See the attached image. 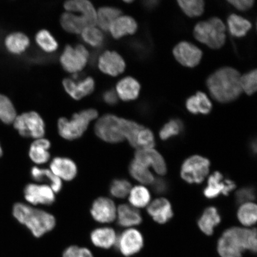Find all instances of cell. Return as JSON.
<instances>
[{"instance_id":"6da1fadb","label":"cell","mask_w":257,"mask_h":257,"mask_svg":"<svg viewBox=\"0 0 257 257\" xmlns=\"http://www.w3.org/2000/svg\"><path fill=\"white\" fill-rule=\"evenodd\" d=\"M240 74L233 67H223L215 71L206 80L212 98L220 103L235 101L242 94Z\"/></svg>"},{"instance_id":"7a4b0ae2","label":"cell","mask_w":257,"mask_h":257,"mask_svg":"<svg viewBox=\"0 0 257 257\" xmlns=\"http://www.w3.org/2000/svg\"><path fill=\"white\" fill-rule=\"evenodd\" d=\"M255 229L237 227L225 230L217 242V252L220 257H242L246 250L256 252Z\"/></svg>"},{"instance_id":"3957f363","label":"cell","mask_w":257,"mask_h":257,"mask_svg":"<svg viewBox=\"0 0 257 257\" xmlns=\"http://www.w3.org/2000/svg\"><path fill=\"white\" fill-rule=\"evenodd\" d=\"M12 215L36 237L50 232L56 225V218L52 214L24 202H16L14 205Z\"/></svg>"},{"instance_id":"277c9868","label":"cell","mask_w":257,"mask_h":257,"mask_svg":"<svg viewBox=\"0 0 257 257\" xmlns=\"http://www.w3.org/2000/svg\"><path fill=\"white\" fill-rule=\"evenodd\" d=\"M95 109L89 108L74 114L70 119L62 117L58 120V132L61 137L68 141L78 139L85 133L91 122L98 117Z\"/></svg>"},{"instance_id":"5b68a950","label":"cell","mask_w":257,"mask_h":257,"mask_svg":"<svg viewBox=\"0 0 257 257\" xmlns=\"http://www.w3.org/2000/svg\"><path fill=\"white\" fill-rule=\"evenodd\" d=\"M194 36L211 49H220L226 43V26L220 19L211 18L195 25Z\"/></svg>"},{"instance_id":"8992f818","label":"cell","mask_w":257,"mask_h":257,"mask_svg":"<svg viewBox=\"0 0 257 257\" xmlns=\"http://www.w3.org/2000/svg\"><path fill=\"white\" fill-rule=\"evenodd\" d=\"M123 119L114 114L102 115L96 121L94 131L96 136L105 143L118 144L125 140Z\"/></svg>"},{"instance_id":"52a82bcc","label":"cell","mask_w":257,"mask_h":257,"mask_svg":"<svg viewBox=\"0 0 257 257\" xmlns=\"http://www.w3.org/2000/svg\"><path fill=\"white\" fill-rule=\"evenodd\" d=\"M14 126L20 136L34 140L44 138L46 125L41 115L35 111L24 112L16 117Z\"/></svg>"},{"instance_id":"ba28073f","label":"cell","mask_w":257,"mask_h":257,"mask_svg":"<svg viewBox=\"0 0 257 257\" xmlns=\"http://www.w3.org/2000/svg\"><path fill=\"white\" fill-rule=\"evenodd\" d=\"M89 58V51L83 45L67 46L60 57V62L66 72L76 74L85 68Z\"/></svg>"},{"instance_id":"9c48e42d","label":"cell","mask_w":257,"mask_h":257,"mask_svg":"<svg viewBox=\"0 0 257 257\" xmlns=\"http://www.w3.org/2000/svg\"><path fill=\"white\" fill-rule=\"evenodd\" d=\"M210 166V161L203 157L194 156L189 157L182 166V178L189 184H201L208 175Z\"/></svg>"},{"instance_id":"30bf717a","label":"cell","mask_w":257,"mask_h":257,"mask_svg":"<svg viewBox=\"0 0 257 257\" xmlns=\"http://www.w3.org/2000/svg\"><path fill=\"white\" fill-rule=\"evenodd\" d=\"M25 200L32 205H50L56 201V193L46 184L31 183L25 186Z\"/></svg>"},{"instance_id":"8fae6325","label":"cell","mask_w":257,"mask_h":257,"mask_svg":"<svg viewBox=\"0 0 257 257\" xmlns=\"http://www.w3.org/2000/svg\"><path fill=\"white\" fill-rule=\"evenodd\" d=\"M144 243L143 234L139 230L134 228H128L117 236L115 245L122 255L131 256L136 254L143 249Z\"/></svg>"},{"instance_id":"7c38bea8","label":"cell","mask_w":257,"mask_h":257,"mask_svg":"<svg viewBox=\"0 0 257 257\" xmlns=\"http://www.w3.org/2000/svg\"><path fill=\"white\" fill-rule=\"evenodd\" d=\"M117 207L110 198L101 197L96 198L91 205V216L96 222L108 224L116 220Z\"/></svg>"},{"instance_id":"4fadbf2b","label":"cell","mask_w":257,"mask_h":257,"mask_svg":"<svg viewBox=\"0 0 257 257\" xmlns=\"http://www.w3.org/2000/svg\"><path fill=\"white\" fill-rule=\"evenodd\" d=\"M173 54L176 60L182 66L195 67L200 64L202 57V51L195 45L182 41L173 48Z\"/></svg>"},{"instance_id":"5bb4252c","label":"cell","mask_w":257,"mask_h":257,"mask_svg":"<svg viewBox=\"0 0 257 257\" xmlns=\"http://www.w3.org/2000/svg\"><path fill=\"white\" fill-rule=\"evenodd\" d=\"M236 187L234 182L226 179L221 173L216 172L210 176L204 195L208 199H213L220 195H228Z\"/></svg>"},{"instance_id":"9a60e30c","label":"cell","mask_w":257,"mask_h":257,"mask_svg":"<svg viewBox=\"0 0 257 257\" xmlns=\"http://www.w3.org/2000/svg\"><path fill=\"white\" fill-rule=\"evenodd\" d=\"M98 67L106 75L117 76L124 71L126 63L115 51H105L98 58Z\"/></svg>"},{"instance_id":"2e32d148","label":"cell","mask_w":257,"mask_h":257,"mask_svg":"<svg viewBox=\"0 0 257 257\" xmlns=\"http://www.w3.org/2000/svg\"><path fill=\"white\" fill-rule=\"evenodd\" d=\"M134 160L147 168L152 166L160 175H165L167 172L165 160L158 152L153 149L137 150Z\"/></svg>"},{"instance_id":"e0dca14e","label":"cell","mask_w":257,"mask_h":257,"mask_svg":"<svg viewBox=\"0 0 257 257\" xmlns=\"http://www.w3.org/2000/svg\"><path fill=\"white\" fill-rule=\"evenodd\" d=\"M51 172L62 181H72L78 174V167L68 157H56L51 161L50 169Z\"/></svg>"},{"instance_id":"ac0fdd59","label":"cell","mask_w":257,"mask_h":257,"mask_svg":"<svg viewBox=\"0 0 257 257\" xmlns=\"http://www.w3.org/2000/svg\"><path fill=\"white\" fill-rule=\"evenodd\" d=\"M63 85L67 94L75 100L91 94L95 89L94 80L89 76L79 81L66 78L63 80Z\"/></svg>"},{"instance_id":"d6986e66","label":"cell","mask_w":257,"mask_h":257,"mask_svg":"<svg viewBox=\"0 0 257 257\" xmlns=\"http://www.w3.org/2000/svg\"><path fill=\"white\" fill-rule=\"evenodd\" d=\"M70 12L64 13L60 19L61 25L64 30L70 34H78L86 28L95 27L96 24L86 16Z\"/></svg>"},{"instance_id":"ffe728a7","label":"cell","mask_w":257,"mask_h":257,"mask_svg":"<svg viewBox=\"0 0 257 257\" xmlns=\"http://www.w3.org/2000/svg\"><path fill=\"white\" fill-rule=\"evenodd\" d=\"M138 30V24L133 18L128 16H120L110 25L108 31L115 39L133 35Z\"/></svg>"},{"instance_id":"44dd1931","label":"cell","mask_w":257,"mask_h":257,"mask_svg":"<svg viewBox=\"0 0 257 257\" xmlns=\"http://www.w3.org/2000/svg\"><path fill=\"white\" fill-rule=\"evenodd\" d=\"M50 141L41 138L35 140L30 146L28 154L32 162L37 165H43L49 162L51 158L50 149Z\"/></svg>"},{"instance_id":"7402d4cb","label":"cell","mask_w":257,"mask_h":257,"mask_svg":"<svg viewBox=\"0 0 257 257\" xmlns=\"http://www.w3.org/2000/svg\"><path fill=\"white\" fill-rule=\"evenodd\" d=\"M117 236L113 228L102 226L92 230L90 237L94 246L99 248L109 249L115 245Z\"/></svg>"},{"instance_id":"603a6c76","label":"cell","mask_w":257,"mask_h":257,"mask_svg":"<svg viewBox=\"0 0 257 257\" xmlns=\"http://www.w3.org/2000/svg\"><path fill=\"white\" fill-rule=\"evenodd\" d=\"M148 213L159 224H165L171 219L173 213L171 204L165 198H159L153 201L147 208Z\"/></svg>"},{"instance_id":"cb8c5ba5","label":"cell","mask_w":257,"mask_h":257,"mask_svg":"<svg viewBox=\"0 0 257 257\" xmlns=\"http://www.w3.org/2000/svg\"><path fill=\"white\" fill-rule=\"evenodd\" d=\"M141 85L133 77L127 76L118 82L115 92L121 100L130 101L136 99L140 95Z\"/></svg>"},{"instance_id":"d4e9b609","label":"cell","mask_w":257,"mask_h":257,"mask_svg":"<svg viewBox=\"0 0 257 257\" xmlns=\"http://www.w3.org/2000/svg\"><path fill=\"white\" fill-rule=\"evenodd\" d=\"M116 220L119 226L131 227L142 223L143 217L137 208L124 204L117 207Z\"/></svg>"},{"instance_id":"484cf974","label":"cell","mask_w":257,"mask_h":257,"mask_svg":"<svg viewBox=\"0 0 257 257\" xmlns=\"http://www.w3.org/2000/svg\"><path fill=\"white\" fill-rule=\"evenodd\" d=\"M31 176L32 179L35 182H47L46 184L49 185L56 194L62 190L63 181L54 175L50 169L34 166L31 170Z\"/></svg>"},{"instance_id":"4316f807","label":"cell","mask_w":257,"mask_h":257,"mask_svg":"<svg viewBox=\"0 0 257 257\" xmlns=\"http://www.w3.org/2000/svg\"><path fill=\"white\" fill-rule=\"evenodd\" d=\"M221 221V216L216 208L208 207L204 211L198 221L200 230L207 236L213 234L214 229Z\"/></svg>"},{"instance_id":"83f0119b","label":"cell","mask_w":257,"mask_h":257,"mask_svg":"<svg viewBox=\"0 0 257 257\" xmlns=\"http://www.w3.org/2000/svg\"><path fill=\"white\" fill-rule=\"evenodd\" d=\"M5 47L9 53L15 55H20L28 49L30 40L27 35L21 32H15L6 37Z\"/></svg>"},{"instance_id":"f1b7e54d","label":"cell","mask_w":257,"mask_h":257,"mask_svg":"<svg viewBox=\"0 0 257 257\" xmlns=\"http://www.w3.org/2000/svg\"><path fill=\"white\" fill-rule=\"evenodd\" d=\"M67 12H76L86 16L96 24V11L92 3L87 0H71L64 5Z\"/></svg>"},{"instance_id":"f546056e","label":"cell","mask_w":257,"mask_h":257,"mask_svg":"<svg viewBox=\"0 0 257 257\" xmlns=\"http://www.w3.org/2000/svg\"><path fill=\"white\" fill-rule=\"evenodd\" d=\"M119 9L112 7H102L96 11V25L99 30L108 31L115 19L121 16Z\"/></svg>"},{"instance_id":"4dcf8cb0","label":"cell","mask_w":257,"mask_h":257,"mask_svg":"<svg viewBox=\"0 0 257 257\" xmlns=\"http://www.w3.org/2000/svg\"><path fill=\"white\" fill-rule=\"evenodd\" d=\"M227 25L231 35L236 38L245 37L252 28L249 21L236 14L229 16Z\"/></svg>"},{"instance_id":"1f68e13d","label":"cell","mask_w":257,"mask_h":257,"mask_svg":"<svg viewBox=\"0 0 257 257\" xmlns=\"http://www.w3.org/2000/svg\"><path fill=\"white\" fill-rule=\"evenodd\" d=\"M128 171H130L131 176L141 184H152L154 181V176L150 171L149 168L141 165L135 160L131 162L130 166H128Z\"/></svg>"},{"instance_id":"d6a6232c","label":"cell","mask_w":257,"mask_h":257,"mask_svg":"<svg viewBox=\"0 0 257 257\" xmlns=\"http://www.w3.org/2000/svg\"><path fill=\"white\" fill-rule=\"evenodd\" d=\"M151 196L148 189L143 186H136L128 194V201L134 208L146 207L150 201Z\"/></svg>"},{"instance_id":"836d02e7","label":"cell","mask_w":257,"mask_h":257,"mask_svg":"<svg viewBox=\"0 0 257 257\" xmlns=\"http://www.w3.org/2000/svg\"><path fill=\"white\" fill-rule=\"evenodd\" d=\"M35 41L38 47L48 53L55 52L59 47L55 38L46 30H42L38 32L35 36Z\"/></svg>"},{"instance_id":"e575fe53","label":"cell","mask_w":257,"mask_h":257,"mask_svg":"<svg viewBox=\"0 0 257 257\" xmlns=\"http://www.w3.org/2000/svg\"><path fill=\"white\" fill-rule=\"evenodd\" d=\"M17 117L16 110L8 96L0 94V120L5 124L14 123Z\"/></svg>"},{"instance_id":"d590c367","label":"cell","mask_w":257,"mask_h":257,"mask_svg":"<svg viewBox=\"0 0 257 257\" xmlns=\"http://www.w3.org/2000/svg\"><path fill=\"white\" fill-rule=\"evenodd\" d=\"M256 210V205L252 202H246L241 205L237 212V217L240 222L246 226L255 224Z\"/></svg>"},{"instance_id":"8d00e7d4","label":"cell","mask_w":257,"mask_h":257,"mask_svg":"<svg viewBox=\"0 0 257 257\" xmlns=\"http://www.w3.org/2000/svg\"><path fill=\"white\" fill-rule=\"evenodd\" d=\"M178 3L184 14L190 18L199 17L204 12L203 0H179Z\"/></svg>"},{"instance_id":"74e56055","label":"cell","mask_w":257,"mask_h":257,"mask_svg":"<svg viewBox=\"0 0 257 257\" xmlns=\"http://www.w3.org/2000/svg\"><path fill=\"white\" fill-rule=\"evenodd\" d=\"M81 37L86 44L94 48L100 47L104 43V36L102 31L98 28H86L81 33Z\"/></svg>"},{"instance_id":"f35d334b","label":"cell","mask_w":257,"mask_h":257,"mask_svg":"<svg viewBox=\"0 0 257 257\" xmlns=\"http://www.w3.org/2000/svg\"><path fill=\"white\" fill-rule=\"evenodd\" d=\"M132 189L131 183L125 179H115L111 183L109 192L112 197L124 198L130 194Z\"/></svg>"},{"instance_id":"ab89813d","label":"cell","mask_w":257,"mask_h":257,"mask_svg":"<svg viewBox=\"0 0 257 257\" xmlns=\"http://www.w3.org/2000/svg\"><path fill=\"white\" fill-rule=\"evenodd\" d=\"M184 130V125L178 119L170 120L168 123L164 125L160 131L161 140L166 141L173 137L179 136Z\"/></svg>"},{"instance_id":"60d3db41","label":"cell","mask_w":257,"mask_h":257,"mask_svg":"<svg viewBox=\"0 0 257 257\" xmlns=\"http://www.w3.org/2000/svg\"><path fill=\"white\" fill-rule=\"evenodd\" d=\"M240 85L242 91L252 95L257 90V70H252L240 76Z\"/></svg>"},{"instance_id":"b9f144b4","label":"cell","mask_w":257,"mask_h":257,"mask_svg":"<svg viewBox=\"0 0 257 257\" xmlns=\"http://www.w3.org/2000/svg\"><path fill=\"white\" fill-rule=\"evenodd\" d=\"M155 145V138L153 132L150 128L144 127L138 134L137 149L138 150L153 149Z\"/></svg>"},{"instance_id":"7bdbcfd3","label":"cell","mask_w":257,"mask_h":257,"mask_svg":"<svg viewBox=\"0 0 257 257\" xmlns=\"http://www.w3.org/2000/svg\"><path fill=\"white\" fill-rule=\"evenodd\" d=\"M255 190L252 186H247L237 191L235 194V200L237 204L246 203L247 202L254 200Z\"/></svg>"},{"instance_id":"ee69618b","label":"cell","mask_w":257,"mask_h":257,"mask_svg":"<svg viewBox=\"0 0 257 257\" xmlns=\"http://www.w3.org/2000/svg\"><path fill=\"white\" fill-rule=\"evenodd\" d=\"M197 97L198 111L202 114H208L213 108L210 99L205 93L198 91L195 94Z\"/></svg>"},{"instance_id":"f6af8a7d","label":"cell","mask_w":257,"mask_h":257,"mask_svg":"<svg viewBox=\"0 0 257 257\" xmlns=\"http://www.w3.org/2000/svg\"><path fill=\"white\" fill-rule=\"evenodd\" d=\"M63 257H94L92 253L87 248L72 245L64 250Z\"/></svg>"},{"instance_id":"bcb514c9","label":"cell","mask_w":257,"mask_h":257,"mask_svg":"<svg viewBox=\"0 0 257 257\" xmlns=\"http://www.w3.org/2000/svg\"><path fill=\"white\" fill-rule=\"evenodd\" d=\"M152 189L156 194H165L168 191L169 185L168 182L163 178L154 180L153 183Z\"/></svg>"},{"instance_id":"7dc6e473","label":"cell","mask_w":257,"mask_h":257,"mask_svg":"<svg viewBox=\"0 0 257 257\" xmlns=\"http://www.w3.org/2000/svg\"><path fill=\"white\" fill-rule=\"evenodd\" d=\"M227 2L238 11L242 12L251 9L255 2L253 0H229Z\"/></svg>"},{"instance_id":"c3c4849f","label":"cell","mask_w":257,"mask_h":257,"mask_svg":"<svg viewBox=\"0 0 257 257\" xmlns=\"http://www.w3.org/2000/svg\"><path fill=\"white\" fill-rule=\"evenodd\" d=\"M118 96L116 92L113 89L108 90L104 92L102 95V99L106 104L110 105H114L117 103Z\"/></svg>"},{"instance_id":"681fc988","label":"cell","mask_w":257,"mask_h":257,"mask_svg":"<svg viewBox=\"0 0 257 257\" xmlns=\"http://www.w3.org/2000/svg\"><path fill=\"white\" fill-rule=\"evenodd\" d=\"M186 107L193 114L199 113L197 97L195 95L190 96L186 101Z\"/></svg>"},{"instance_id":"f907efd6","label":"cell","mask_w":257,"mask_h":257,"mask_svg":"<svg viewBox=\"0 0 257 257\" xmlns=\"http://www.w3.org/2000/svg\"><path fill=\"white\" fill-rule=\"evenodd\" d=\"M157 4V1L147 2L146 5L148 8H152Z\"/></svg>"},{"instance_id":"816d5d0a","label":"cell","mask_w":257,"mask_h":257,"mask_svg":"<svg viewBox=\"0 0 257 257\" xmlns=\"http://www.w3.org/2000/svg\"><path fill=\"white\" fill-rule=\"evenodd\" d=\"M250 149H251L252 150V152L253 153H254L255 154L256 153V141L255 140L254 141H253V142L251 143V146H250Z\"/></svg>"},{"instance_id":"f5cc1de1","label":"cell","mask_w":257,"mask_h":257,"mask_svg":"<svg viewBox=\"0 0 257 257\" xmlns=\"http://www.w3.org/2000/svg\"><path fill=\"white\" fill-rule=\"evenodd\" d=\"M3 154H4V150H3L2 143L0 142V159L3 156Z\"/></svg>"},{"instance_id":"db71d44e","label":"cell","mask_w":257,"mask_h":257,"mask_svg":"<svg viewBox=\"0 0 257 257\" xmlns=\"http://www.w3.org/2000/svg\"><path fill=\"white\" fill-rule=\"evenodd\" d=\"M125 3H131L132 2H133V1H124Z\"/></svg>"}]
</instances>
